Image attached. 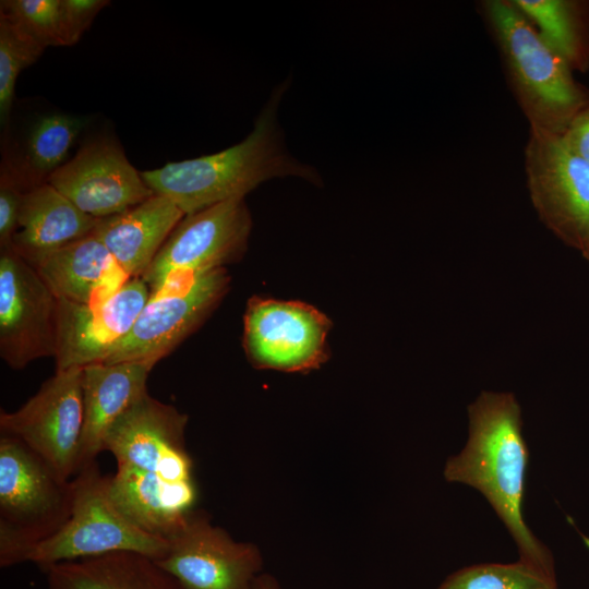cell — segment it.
I'll list each match as a JSON object with an SVG mask.
<instances>
[{"label": "cell", "instance_id": "obj_1", "mask_svg": "<svg viewBox=\"0 0 589 589\" xmlns=\"http://www.w3.org/2000/svg\"><path fill=\"white\" fill-rule=\"evenodd\" d=\"M188 420L146 392L112 424L104 443L117 461L108 477L112 502L140 528L167 540L197 500L184 440Z\"/></svg>", "mask_w": 589, "mask_h": 589}, {"label": "cell", "instance_id": "obj_14", "mask_svg": "<svg viewBox=\"0 0 589 589\" xmlns=\"http://www.w3.org/2000/svg\"><path fill=\"white\" fill-rule=\"evenodd\" d=\"M47 182L97 219L122 213L154 195L122 147L106 137L82 146Z\"/></svg>", "mask_w": 589, "mask_h": 589}, {"label": "cell", "instance_id": "obj_29", "mask_svg": "<svg viewBox=\"0 0 589 589\" xmlns=\"http://www.w3.org/2000/svg\"><path fill=\"white\" fill-rule=\"evenodd\" d=\"M252 589H280V587L273 577L260 575L255 578Z\"/></svg>", "mask_w": 589, "mask_h": 589}, {"label": "cell", "instance_id": "obj_22", "mask_svg": "<svg viewBox=\"0 0 589 589\" xmlns=\"http://www.w3.org/2000/svg\"><path fill=\"white\" fill-rule=\"evenodd\" d=\"M83 125L82 119L62 113L45 116L33 125L22 168L12 166L25 192L47 182L65 164Z\"/></svg>", "mask_w": 589, "mask_h": 589}, {"label": "cell", "instance_id": "obj_9", "mask_svg": "<svg viewBox=\"0 0 589 589\" xmlns=\"http://www.w3.org/2000/svg\"><path fill=\"white\" fill-rule=\"evenodd\" d=\"M83 368L56 371L13 412L0 413L2 434L16 437L37 454L62 482L79 471L84 422Z\"/></svg>", "mask_w": 589, "mask_h": 589}, {"label": "cell", "instance_id": "obj_23", "mask_svg": "<svg viewBox=\"0 0 589 589\" xmlns=\"http://www.w3.org/2000/svg\"><path fill=\"white\" fill-rule=\"evenodd\" d=\"M438 589H557L551 575L519 560L512 564H479L449 575Z\"/></svg>", "mask_w": 589, "mask_h": 589}, {"label": "cell", "instance_id": "obj_17", "mask_svg": "<svg viewBox=\"0 0 589 589\" xmlns=\"http://www.w3.org/2000/svg\"><path fill=\"white\" fill-rule=\"evenodd\" d=\"M35 268L57 299L91 306L108 301L130 279L93 233L51 253Z\"/></svg>", "mask_w": 589, "mask_h": 589}, {"label": "cell", "instance_id": "obj_8", "mask_svg": "<svg viewBox=\"0 0 589 589\" xmlns=\"http://www.w3.org/2000/svg\"><path fill=\"white\" fill-rule=\"evenodd\" d=\"M525 170L529 196L542 224L581 253L589 245V163L561 134L530 127Z\"/></svg>", "mask_w": 589, "mask_h": 589}, {"label": "cell", "instance_id": "obj_4", "mask_svg": "<svg viewBox=\"0 0 589 589\" xmlns=\"http://www.w3.org/2000/svg\"><path fill=\"white\" fill-rule=\"evenodd\" d=\"M482 7L530 127L562 134L589 101L573 70L513 0H488Z\"/></svg>", "mask_w": 589, "mask_h": 589}, {"label": "cell", "instance_id": "obj_12", "mask_svg": "<svg viewBox=\"0 0 589 589\" xmlns=\"http://www.w3.org/2000/svg\"><path fill=\"white\" fill-rule=\"evenodd\" d=\"M58 299L11 249L0 254V356L15 370L55 357Z\"/></svg>", "mask_w": 589, "mask_h": 589}, {"label": "cell", "instance_id": "obj_11", "mask_svg": "<svg viewBox=\"0 0 589 589\" xmlns=\"http://www.w3.org/2000/svg\"><path fill=\"white\" fill-rule=\"evenodd\" d=\"M329 320L312 305L254 297L244 314L243 347L260 369L304 372L327 360Z\"/></svg>", "mask_w": 589, "mask_h": 589}, {"label": "cell", "instance_id": "obj_15", "mask_svg": "<svg viewBox=\"0 0 589 589\" xmlns=\"http://www.w3.org/2000/svg\"><path fill=\"white\" fill-rule=\"evenodd\" d=\"M149 297V287L139 277L130 278L99 305L58 299L56 371L105 362L129 334Z\"/></svg>", "mask_w": 589, "mask_h": 589}, {"label": "cell", "instance_id": "obj_6", "mask_svg": "<svg viewBox=\"0 0 589 589\" xmlns=\"http://www.w3.org/2000/svg\"><path fill=\"white\" fill-rule=\"evenodd\" d=\"M72 508V480L14 436L0 437V565L22 563L25 551L57 532Z\"/></svg>", "mask_w": 589, "mask_h": 589}, {"label": "cell", "instance_id": "obj_20", "mask_svg": "<svg viewBox=\"0 0 589 589\" xmlns=\"http://www.w3.org/2000/svg\"><path fill=\"white\" fill-rule=\"evenodd\" d=\"M47 589H181L155 560L113 552L41 568Z\"/></svg>", "mask_w": 589, "mask_h": 589}, {"label": "cell", "instance_id": "obj_28", "mask_svg": "<svg viewBox=\"0 0 589 589\" xmlns=\"http://www.w3.org/2000/svg\"><path fill=\"white\" fill-rule=\"evenodd\" d=\"M561 135L575 154L589 163V101L574 116Z\"/></svg>", "mask_w": 589, "mask_h": 589}, {"label": "cell", "instance_id": "obj_7", "mask_svg": "<svg viewBox=\"0 0 589 589\" xmlns=\"http://www.w3.org/2000/svg\"><path fill=\"white\" fill-rule=\"evenodd\" d=\"M252 219L244 199L185 215L141 277L151 293L183 286L242 257Z\"/></svg>", "mask_w": 589, "mask_h": 589}, {"label": "cell", "instance_id": "obj_16", "mask_svg": "<svg viewBox=\"0 0 589 589\" xmlns=\"http://www.w3.org/2000/svg\"><path fill=\"white\" fill-rule=\"evenodd\" d=\"M152 369L153 365L137 361L94 363L83 368L84 422L79 471L96 461L97 455L104 452L112 424L147 392L146 381Z\"/></svg>", "mask_w": 589, "mask_h": 589}, {"label": "cell", "instance_id": "obj_27", "mask_svg": "<svg viewBox=\"0 0 589 589\" xmlns=\"http://www.w3.org/2000/svg\"><path fill=\"white\" fill-rule=\"evenodd\" d=\"M108 4L107 0H60L59 29L62 46L76 44L96 15Z\"/></svg>", "mask_w": 589, "mask_h": 589}, {"label": "cell", "instance_id": "obj_3", "mask_svg": "<svg viewBox=\"0 0 589 589\" xmlns=\"http://www.w3.org/2000/svg\"><path fill=\"white\" fill-rule=\"evenodd\" d=\"M287 82L279 84L259 113L248 136L218 153L141 171L154 194L172 201L184 215L215 204L244 199L262 182L299 177L320 184L321 176L287 151L277 110Z\"/></svg>", "mask_w": 589, "mask_h": 589}, {"label": "cell", "instance_id": "obj_21", "mask_svg": "<svg viewBox=\"0 0 589 589\" xmlns=\"http://www.w3.org/2000/svg\"><path fill=\"white\" fill-rule=\"evenodd\" d=\"M572 70L589 68V2L513 0Z\"/></svg>", "mask_w": 589, "mask_h": 589}, {"label": "cell", "instance_id": "obj_2", "mask_svg": "<svg viewBox=\"0 0 589 589\" xmlns=\"http://www.w3.org/2000/svg\"><path fill=\"white\" fill-rule=\"evenodd\" d=\"M468 440L447 459L444 478L478 490L515 540L521 561L555 575L550 550L522 517L528 448L513 393L483 390L468 406Z\"/></svg>", "mask_w": 589, "mask_h": 589}, {"label": "cell", "instance_id": "obj_30", "mask_svg": "<svg viewBox=\"0 0 589 589\" xmlns=\"http://www.w3.org/2000/svg\"><path fill=\"white\" fill-rule=\"evenodd\" d=\"M582 256L589 261V245L581 252Z\"/></svg>", "mask_w": 589, "mask_h": 589}, {"label": "cell", "instance_id": "obj_19", "mask_svg": "<svg viewBox=\"0 0 589 589\" xmlns=\"http://www.w3.org/2000/svg\"><path fill=\"white\" fill-rule=\"evenodd\" d=\"M97 220L45 182L24 192L10 249L36 267L51 253L92 233Z\"/></svg>", "mask_w": 589, "mask_h": 589}, {"label": "cell", "instance_id": "obj_26", "mask_svg": "<svg viewBox=\"0 0 589 589\" xmlns=\"http://www.w3.org/2000/svg\"><path fill=\"white\" fill-rule=\"evenodd\" d=\"M25 190L13 167L2 164L0 176V249H10L17 228L22 197Z\"/></svg>", "mask_w": 589, "mask_h": 589}, {"label": "cell", "instance_id": "obj_13", "mask_svg": "<svg viewBox=\"0 0 589 589\" xmlns=\"http://www.w3.org/2000/svg\"><path fill=\"white\" fill-rule=\"evenodd\" d=\"M157 564L181 589H252L262 560L259 549L237 542L204 514L192 512L169 539Z\"/></svg>", "mask_w": 589, "mask_h": 589}, {"label": "cell", "instance_id": "obj_10", "mask_svg": "<svg viewBox=\"0 0 589 589\" xmlns=\"http://www.w3.org/2000/svg\"><path fill=\"white\" fill-rule=\"evenodd\" d=\"M229 281L221 267L183 286L151 293L129 334L103 363L137 361L154 366L206 320Z\"/></svg>", "mask_w": 589, "mask_h": 589}, {"label": "cell", "instance_id": "obj_18", "mask_svg": "<svg viewBox=\"0 0 589 589\" xmlns=\"http://www.w3.org/2000/svg\"><path fill=\"white\" fill-rule=\"evenodd\" d=\"M184 216L172 201L154 194L122 213L98 219L92 233L130 278H139Z\"/></svg>", "mask_w": 589, "mask_h": 589}, {"label": "cell", "instance_id": "obj_25", "mask_svg": "<svg viewBox=\"0 0 589 589\" xmlns=\"http://www.w3.org/2000/svg\"><path fill=\"white\" fill-rule=\"evenodd\" d=\"M60 0H5L0 14L43 49L62 46L59 29Z\"/></svg>", "mask_w": 589, "mask_h": 589}, {"label": "cell", "instance_id": "obj_5", "mask_svg": "<svg viewBox=\"0 0 589 589\" xmlns=\"http://www.w3.org/2000/svg\"><path fill=\"white\" fill-rule=\"evenodd\" d=\"M168 550V540L143 530L120 512L110 497L108 476L101 474L94 461L72 479L68 520L57 532L28 548L22 563L44 568L113 552H135L159 561Z\"/></svg>", "mask_w": 589, "mask_h": 589}, {"label": "cell", "instance_id": "obj_24", "mask_svg": "<svg viewBox=\"0 0 589 589\" xmlns=\"http://www.w3.org/2000/svg\"><path fill=\"white\" fill-rule=\"evenodd\" d=\"M45 49L0 14V120L5 125L14 100L19 74Z\"/></svg>", "mask_w": 589, "mask_h": 589}]
</instances>
